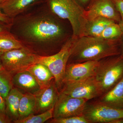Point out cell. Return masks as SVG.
<instances>
[{
	"instance_id": "cell-8",
	"label": "cell",
	"mask_w": 123,
	"mask_h": 123,
	"mask_svg": "<svg viewBox=\"0 0 123 123\" xmlns=\"http://www.w3.org/2000/svg\"><path fill=\"white\" fill-rule=\"evenodd\" d=\"M83 115L89 123H113L123 119V110L109 106L97 100L87 102Z\"/></svg>"
},
{
	"instance_id": "cell-18",
	"label": "cell",
	"mask_w": 123,
	"mask_h": 123,
	"mask_svg": "<svg viewBox=\"0 0 123 123\" xmlns=\"http://www.w3.org/2000/svg\"><path fill=\"white\" fill-rule=\"evenodd\" d=\"M114 22V21L102 17L87 20L84 26L82 36L99 37L106 27Z\"/></svg>"
},
{
	"instance_id": "cell-31",
	"label": "cell",
	"mask_w": 123,
	"mask_h": 123,
	"mask_svg": "<svg viewBox=\"0 0 123 123\" xmlns=\"http://www.w3.org/2000/svg\"><path fill=\"white\" fill-rule=\"evenodd\" d=\"M118 23L121 28V31H122V36L123 37V23ZM121 53L120 55L122 56H123V45H122V48H121Z\"/></svg>"
},
{
	"instance_id": "cell-12",
	"label": "cell",
	"mask_w": 123,
	"mask_h": 123,
	"mask_svg": "<svg viewBox=\"0 0 123 123\" xmlns=\"http://www.w3.org/2000/svg\"><path fill=\"white\" fill-rule=\"evenodd\" d=\"M59 93L55 80L46 88L40 89L34 95L36 104L34 114H41L54 108Z\"/></svg>"
},
{
	"instance_id": "cell-26",
	"label": "cell",
	"mask_w": 123,
	"mask_h": 123,
	"mask_svg": "<svg viewBox=\"0 0 123 123\" xmlns=\"http://www.w3.org/2000/svg\"><path fill=\"white\" fill-rule=\"evenodd\" d=\"M12 19L4 13L0 9V22L9 26L10 28L12 24Z\"/></svg>"
},
{
	"instance_id": "cell-28",
	"label": "cell",
	"mask_w": 123,
	"mask_h": 123,
	"mask_svg": "<svg viewBox=\"0 0 123 123\" xmlns=\"http://www.w3.org/2000/svg\"><path fill=\"white\" fill-rule=\"evenodd\" d=\"M10 27L0 22V33L10 31Z\"/></svg>"
},
{
	"instance_id": "cell-32",
	"label": "cell",
	"mask_w": 123,
	"mask_h": 123,
	"mask_svg": "<svg viewBox=\"0 0 123 123\" xmlns=\"http://www.w3.org/2000/svg\"><path fill=\"white\" fill-rule=\"evenodd\" d=\"M1 54H0V70H2V69H4L2 66V63H1Z\"/></svg>"
},
{
	"instance_id": "cell-29",
	"label": "cell",
	"mask_w": 123,
	"mask_h": 123,
	"mask_svg": "<svg viewBox=\"0 0 123 123\" xmlns=\"http://www.w3.org/2000/svg\"><path fill=\"white\" fill-rule=\"evenodd\" d=\"M10 121L6 116L0 114V123H8Z\"/></svg>"
},
{
	"instance_id": "cell-7",
	"label": "cell",
	"mask_w": 123,
	"mask_h": 123,
	"mask_svg": "<svg viewBox=\"0 0 123 123\" xmlns=\"http://www.w3.org/2000/svg\"><path fill=\"white\" fill-rule=\"evenodd\" d=\"M60 92L70 97L88 101L101 95L99 86L94 76L77 81L64 83Z\"/></svg>"
},
{
	"instance_id": "cell-25",
	"label": "cell",
	"mask_w": 123,
	"mask_h": 123,
	"mask_svg": "<svg viewBox=\"0 0 123 123\" xmlns=\"http://www.w3.org/2000/svg\"><path fill=\"white\" fill-rule=\"evenodd\" d=\"M117 10L120 15L121 20L119 23H123V0H112Z\"/></svg>"
},
{
	"instance_id": "cell-23",
	"label": "cell",
	"mask_w": 123,
	"mask_h": 123,
	"mask_svg": "<svg viewBox=\"0 0 123 123\" xmlns=\"http://www.w3.org/2000/svg\"><path fill=\"white\" fill-rule=\"evenodd\" d=\"M122 32L120 26L114 22L108 25L99 36V37L107 40L115 41L122 36Z\"/></svg>"
},
{
	"instance_id": "cell-4",
	"label": "cell",
	"mask_w": 123,
	"mask_h": 123,
	"mask_svg": "<svg viewBox=\"0 0 123 123\" xmlns=\"http://www.w3.org/2000/svg\"><path fill=\"white\" fill-rule=\"evenodd\" d=\"M94 76L101 95L106 93L123 77V56H112L99 61Z\"/></svg>"
},
{
	"instance_id": "cell-13",
	"label": "cell",
	"mask_w": 123,
	"mask_h": 123,
	"mask_svg": "<svg viewBox=\"0 0 123 123\" xmlns=\"http://www.w3.org/2000/svg\"><path fill=\"white\" fill-rule=\"evenodd\" d=\"M46 0H7L0 4V9L10 18L16 16Z\"/></svg>"
},
{
	"instance_id": "cell-24",
	"label": "cell",
	"mask_w": 123,
	"mask_h": 123,
	"mask_svg": "<svg viewBox=\"0 0 123 123\" xmlns=\"http://www.w3.org/2000/svg\"><path fill=\"white\" fill-rule=\"evenodd\" d=\"M52 123H89L83 115L71 117L63 118H52Z\"/></svg>"
},
{
	"instance_id": "cell-10",
	"label": "cell",
	"mask_w": 123,
	"mask_h": 123,
	"mask_svg": "<svg viewBox=\"0 0 123 123\" xmlns=\"http://www.w3.org/2000/svg\"><path fill=\"white\" fill-rule=\"evenodd\" d=\"M86 20H92L98 17L106 18L119 22L120 15L112 0H94L87 10H85Z\"/></svg>"
},
{
	"instance_id": "cell-14",
	"label": "cell",
	"mask_w": 123,
	"mask_h": 123,
	"mask_svg": "<svg viewBox=\"0 0 123 123\" xmlns=\"http://www.w3.org/2000/svg\"><path fill=\"white\" fill-rule=\"evenodd\" d=\"M12 82L13 87L23 94L28 93L35 95L41 89L33 75L27 70L14 74Z\"/></svg>"
},
{
	"instance_id": "cell-3",
	"label": "cell",
	"mask_w": 123,
	"mask_h": 123,
	"mask_svg": "<svg viewBox=\"0 0 123 123\" xmlns=\"http://www.w3.org/2000/svg\"><path fill=\"white\" fill-rule=\"evenodd\" d=\"M46 2L55 15L68 22L73 37L77 38L82 36L87 20L85 9L76 0H46Z\"/></svg>"
},
{
	"instance_id": "cell-2",
	"label": "cell",
	"mask_w": 123,
	"mask_h": 123,
	"mask_svg": "<svg viewBox=\"0 0 123 123\" xmlns=\"http://www.w3.org/2000/svg\"><path fill=\"white\" fill-rule=\"evenodd\" d=\"M115 41L99 37L82 36L76 38L68 64L99 61L106 57L120 55L121 49Z\"/></svg>"
},
{
	"instance_id": "cell-5",
	"label": "cell",
	"mask_w": 123,
	"mask_h": 123,
	"mask_svg": "<svg viewBox=\"0 0 123 123\" xmlns=\"http://www.w3.org/2000/svg\"><path fill=\"white\" fill-rule=\"evenodd\" d=\"M76 38L72 36L61 49L53 55L47 56L38 55L37 63L44 65L50 70L59 91L62 87L65 68L72 52Z\"/></svg>"
},
{
	"instance_id": "cell-1",
	"label": "cell",
	"mask_w": 123,
	"mask_h": 123,
	"mask_svg": "<svg viewBox=\"0 0 123 123\" xmlns=\"http://www.w3.org/2000/svg\"><path fill=\"white\" fill-rule=\"evenodd\" d=\"M68 22L53 13L45 1L13 18L9 31L33 53L47 56L57 53L72 35Z\"/></svg>"
},
{
	"instance_id": "cell-6",
	"label": "cell",
	"mask_w": 123,
	"mask_h": 123,
	"mask_svg": "<svg viewBox=\"0 0 123 123\" xmlns=\"http://www.w3.org/2000/svg\"><path fill=\"white\" fill-rule=\"evenodd\" d=\"M37 55L24 46L2 53L1 60L4 68L13 75L37 63Z\"/></svg>"
},
{
	"instance_id": "cell-33",
	"label": "cell",
	"mask_w": 123,
	"mask_h": 123,
	"mask_svg": "<svg viewBox=\"0 0 123 123\" xmlns=\"http://www.w3.org/2000/svg\"><path fill=\"white\" fill-rule=\"evenodd\" d=\"M6 0H0V4L3 3Z\"/></svg>"
},
{
	"instance_id": "cell-20",
	"label": "cell",
	"mask_w": 123,
	"mask_h": 123,
	"mask_svg": "<svg viewBox=\"0 0 123 123\" xmlns=\"http://www.w3.org/2000/svg\"><path fill=\"white\" fill-rule=\"evenodd\" d=\"M23 47L10 31L0 33V54Z\"/></svg>"
},
{
	"instance_id": "cell-19",
	"label": "cell",
	"mask_w": 123,
	"mask_h": 123,
	"mask_svg": "<svg viewBox=\"0 0 123 123\" xmlns=\"http://www.w3.org/2000/svg\"><path fill=\"white\" fill-rule=\"evenodd\" d=\"M35 104V98L34 95L28 93L23 94L19 104L18 120L34 114Z\"/></svg>"
},
{
	"instance_id": "cell-27",
	"label": "cell",
	"mask_w": 123,
	"mask_h": 123,
	"mask_svg": "<svg viewBox=\"0 0 123 123\" xmlns=\"http://www.w3.org/2000/svg\"><path fill=\"white\" fill-rule=\"evenodd\" d=\"M6 105L5 99L0 94V114L5 116H6Z\"/></svg>"
},
{
	"instance_id": "cell-21",
	"label": "cell",
	"mask_w": 123,
	"mask_h": 123,
	"mask_svg": "<svg viewBox=\"0 0 123 123\" xmlns=\"http://www.w3.org/2000/svg\"><path fill=\"white\" fill-rule=\"evenodd\" d=\"M13 75L5 69L0 70V94L5 99L13 87Z\"/></svg>"
},
{
	"instance_id": "cell-9",
	"label": "cell",
	"mask_w": 123,
	"mask_h": 123,
	"mask_svg": "<svg viewBox=\"0 0 123 123\" xmlns=\"http://www.w3.org/2000/svg\"><path fill=\"white\" fill-rule=\"evenodd\" d=\"M88 100L70 97L60 92L53 109L52 118L83 115Z\"/></svg>"
},
{
	"instance_id": "cell-15",
	"label": "cell",
	"mask_w": 123,
	"mask_h": 123,
	"mask_svg": "<svg viewBox=\"0 0 123 123\" xmlns=\"http://www.w3.org/2000/svg\"><path fill=\"white\" fill-rule=\"evenodd\" d=\"M97 100L109 106L123 110V77L111 89L98 98Z\"/></svg>"
},
{
	"instance_id": "cell-22",
	"label": "cell",
	"mask_w": 123,
	"mask_h": 123,
	"mask_svg": "<svg viewBox=\"0 0 123 123\" xmlns=\"http://www.w3.org/2000/svg\"><path fill=\"white\" fill-rule=\"evenodd\" d=\"M53 109L52 108L41 113L32 114L25 118L15 121V123H43L47 121L53 117Z\"/></svg>"
},
{
	"instance_id": "cell-11",
	"label": "cell",
	"mask_w": 123,
	"mask_h": 123,
	"mask_svg": "<svg viewBox=\"0 0 123 123\" xmlns=\"http://www.w3.org/2000/svg\"><path fill=\"white\" fill-rule=\"evenodd\" d=\"M98 63V61H93L67 64L62 86L66 82L77 81L94 76Z\"/></svg>"
},
{
	"instance_id": "cell-16",
	"label": "cell",
	"mask_w": 123,
	"mask_h": 123,
	"mask_svg": "<svg viewBox=\"0 0 123 123\" xmlns=\"http://www.w3.org/2000/svg\"><path fill=\"white\" fill-rule=\"evenodd\" d=\"M23 94L13 87L5 98L6 115L10 121L14 123L19 119V104Z\"/></svg>"
},
{
	"instance_id": "cell-30",
	"label": "cell",
	"mask_w": 123,
	"mask_h": 123,
	"mask_svg": "<svg viewBox=\"0 0 123 123\" xmlns=\"http://www.w3.org/2000/svg\"><path fill=\"white\" fill-rule=\"evenodd\" d=\"M76 0L78 2V4L82 6V5H85L87 4V3L89 2L90 0Z\"/></svg>"
},
{
	"instance_id": "cell-17",
	"label": "cell",
	"mask_w": 123,
	"mask_h": 123,
	"mask_svg": "<svg viewBox=\"0 0 123 123\" xmlns=\"http://www.w3.org/2000/svg\"><path fill=\"white\" fill-rule=\"evenodd\" d=\"M27 70L33 75L41 89L50 85L55 80L50 70L43 64L36 63L30 66Z\"/></svg>"
}]
</instances>
